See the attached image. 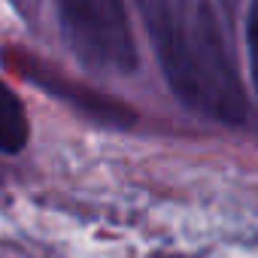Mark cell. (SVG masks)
<instances>
[{
    "label": "cell",
    "instance_id": "cell-1",
    "mask_svg": "<svg viewBox=\"0 0 258 258\" xmlns=\"http://www.w3.org/2000/svg\"><path fill=\"white\" fill-rule=\"evenodd\" d=\"M140 13L170 91L222 121H246V94L210 0H140Z\"/></svg>",
    "mask_w": 258,
    "mask_h": 258
},
{
    "label": "cell",
    "instance_id": "cell-2",
    "mask_svg": "<svg viewBox=\"0 0 258 258\" xmlns=\"http://www.w3.org/2000/svg\"><path fill=\"white\" fill-rule=\"evenodd\" d=\"M58 19L70 52L88 70L131 73L137 67L124 0H58Z\"/></svg>",
    "mask_w": 258,
    "mask_h": 258
},
{
    "label": "cell",
    "instance_id": "cell-3",
    "mask_svg": "<svg viewBox=\"0 0 258 258\" xmlns=\"http://www.w3.org/2000/svg\"><path fill=\"white\" fill-rule=\"evenodd\" d=\"M22 64H25V67H22V73H28L37 85H43L46 91H52V94H58L61 100L73 103L76 109H82V112H88V115H94V118L106 121V124H131V121H134V112L127 109L124 103H118L115 97L94 94V91H88V88H82V85H73V82L61 79L58 73H49L46 67L40 70V67H34V61H31V58H25Z\"/></svg>",
    "mask_w": 258,
    "mask_h": 258
},
{
    "label": "cell",
    "instance_id": "cell-4",
    "mask_svg": "<svg viewBox=\"0 0 258 258\" xmlns=\"http://www.w3.org/2000/svg\"><path fill=\"white\" fill-rule=\"evenodd\" d=\"M28 134H31V127H28L22 100L16 97L13 88L0 82V152L19 155L28 146Z\"/></svg>",
    "mask_w": 258,
    "mask_h": 258
},
{
    "label": "cell",
    "instance_id": "cell-5",
    "mask_svg": "<svg viewBox=\"0 0 258 258\" xmlns=\"http://www.w3.org/2000/svg\"><path fill=\"white\" fill-rule=\"evenodd\" d=\"M246 46H249L252 82H255V91H258V0H252V7H249V19H246Z\"/></svg>",
    "mask_w": 258,
    "mask_h": 258
}]
</instances>
